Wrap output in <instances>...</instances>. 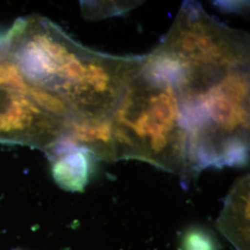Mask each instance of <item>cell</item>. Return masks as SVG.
Masks as SVG:
<instances>
[{
  "instance_id": "obj_8",
  "label": "cell",
  "mask_w": 250,
  "mask_h": 250,
  "mask_svg": "<svg viewBox=\"0 0 250 250\" xmlns=\"http://www.w3.org/2000/svg\"><path fill=\"white\" fill-rule=\"evenodd\" d=\"M135 7V2H89L83 5L86 17L92 19L107 18L122 14Z\"/></svg>"
},
{
  "instance_id": "obj_1",
  "label": "cell",
  "mask_w": 250,
  "mask_h": 250,
  "mask_svg": "<svg viewBox=\"0 0 250 250\" xmlns=\"http://www.w3.org/2000/svg\"><path fill=\"white\" fill-rule=\"evenodd\" d=\"M3 39L27 84L61 100L72 118H110L145 61L93 50L39 15L16 20Z\"/></svg>"
},
{
  "instance_id": "obj_4",
  "label": "cell",
  "mask_w": 250,
  "mask_h": 250,
  "mask_svg": "<svg viewBox=\"0 0 250 250\" xmlns=\"http://www.w3.org/2000/svg\"><path fill=\"white\" fill-rule=\"evenodd\" d=\"M67 124L26 92L0 87V144L46 153L62 139Z\"/></svg>"
},
{
  "instance_id": "obj_5",
  "label": "cell",
  "mask_w": 250,
  "mask_h": 250,
  "mask_svg": "<svg viewBox=\"0 0 250 250\" xmlns=\"http://www.w3.org/2000/svg\"><path fill=\"white\" fill-rule=\"evenodd\" d=\"M45 155L50 162L54 181L70 192L83 191L98 161L88 148L63 138Z\"/></svg>"
},
{
  "instance_id": "obj_6",
  "label": "cell",
  "mask_w": 250,
  "mask_h": 250,
  "mask_svg": "<svg viewBox=\"0 0 250 250\" xmlns=\"http://www.w3.org/2000/svg\"><path fill=\"white\" fill-rule=\"evenodd\" d=\"M217 228L236 250H250V175L238 179L226 197Z\"/></svg>"
},
{
  "instance_id": "obj_3",
  "label": "cell",
  "mask_w": 250,
  "mask_h": 250,
  "mask_svg": "<svg viewBox=\"0 0 250 250\" xmlns=\"http://www.w3.org/2000/svg\"><path fill=\"white\" fill-rule=\"evenodd\" d=\"M113 162L144 161L192 180L188 128L170 78L145 55L110 117Z\"/></svg>"
},
{
  "instance_id": "obj_2",
  "label": "cell",
  "mask_w": 250,
  "mask_h": 250,
  "mask_svg": "<svg viewBox=\"0 0 250 250\" xmlns=\"http://www.w3.org/2000/svg\"><path fill=\"white\" fill-rule=\"evenodd\" d=\"M188 128L192 179L250 161V66L162 59Z\"/></svg>"
},
{
  "instance_id": "obj_7",
  "label": "cell",
  "mask_w": 250,
  "mask_h": 250,
  "mask_svg": "<svg viewBox=\"0 0 250 250\" xmlns=\"http://www.w3.org/2000/svg\"><path fill=\"white\" fill-rule=\"evenodd\" d=\"M180 250H220V245L210 230L201 226H192L181 236Z\"/></svg>"
}]
</instances>
